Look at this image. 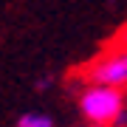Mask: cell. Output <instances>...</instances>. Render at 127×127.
Segmentation results:
<instances>
[{
    "label": "cell",
    "mask_w": 127,
    "mask_h": 127,
    "mask_svg": "<svg viewBox=\"0 0 127 127\" xmlns=\"http://www.w3.org/2000/svg\"><path fill=\"white\" fill-rule=\"evenodd\" d=\"M76 113L88 127H116L127 122V91L85 82L76 93Z\"/></svg>",
    "instance_id": "6da1fadb"
},
{
    "label": "cell",
    "mask_w": 127,
    "mask_h": 127,
    "mask_svg": "<svg viewBox=\"0 0 127 127\" xmlns=\"http://www.w3.org/2000/svg\"><path fill=\"white\" fill-rule=\"evenodd\" d=\"M85 79L96 85H110L127 91V45H113L102 54H96L85 68Z\"/></svg>",
    "instance_id": "7a4b0ae2"
},
{
    "label": "cell",
    "mask_w": 127,
    "mask_h": 127,
    "mask_svg": "<svg viewBox=\"0 0 127 127\" xmlns=\"http://www.w3.org/2000/svg\"><path fill=\"white\" fill-rule=\"evenodd\" d=\"M14 127H57V122L45 110H26V113L17 116V124Z\"/></svg>",
    "instance_id": "3957f363"
},
{
    "label": "cell",
    "mask_w": 127,
    "mask_h": 127,
    "mask_svg": "<svg viewBox=\"0 0 127 127\" xmlns=\"http://www.w3.org/2000/svg\"><path fill=\"white\" fill-rule=\"evenodd\" d=\"M34 88L40 93H45V91H51V88H54V76H51V73H42V76H37V82H34Z\"/></svg>",
    "instance_id": "277c9868"
},
{
    "label": "cell",
    "mask_w": 127,
    "mask_h": 127,
    "mask_svg": "<svg viewBox=\"0 0 127 127\" xmlns=\"http://www.w3.org/2000/svg\"><path fill=\"white\" fill-rule=\"evenodd\" d=\"M119 42H122V45H127V26L122 28V40H119Z\"/></svg>",
    "instance_id": "5b68a950"
},
{
    "label": "cell",
    "mask_w": 127,
    "mask_h": 127,
    "mask_svg": "<svg viewBox=\"0 0 127 127\" xmlns=\"http://www.w3.org/2000/svg\"><path fill=\"white\" fill-rule=\"evenodd\" d=\"M116 127H127V122H124V124H116Z\"/></svg>",
    "instance_id": "8992f818"
}]
</instances>
